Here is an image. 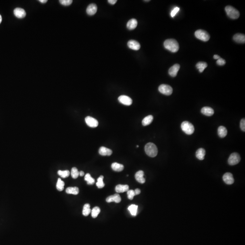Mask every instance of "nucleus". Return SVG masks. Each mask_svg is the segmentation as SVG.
Here are the masks:
<instances>
[{
	"label": "nucleus",
	"mask_w": 245,
	"mask_h": 245,
	"mask_svg": "<svg viewBox=\"0 0 245 245\" xmlns=\"http://www.w3.org/2000/svg\"><path fill=\"white\" fill-rule=\"evenodd\" d=\"M217 132H218V134L219 137L221 138L225 137L227 134V130L226 128L223 126H221L218 128Z\"/></svg>",
	"instance_id": "obj_23"
},
{
	"label": "nucleus",
	"mask_w": 245,
	"mask_h": 245,
	"mask_svg": "<svg viewBox=\"0 0 245 245\" xmlns=\"http://www.w3.org/2000/svg\"><path fill=\"white\" fill-rule=\"evenodd\" d=\"M220 58V57L219 55H214V56H213V58H214V59H219V58Z\"/></svg>",
	"instance_id": "obj_43"
},
{
	"label": "nucleus",
	"mask_w": 245,
	"mask_h": 245,
	"mask_svg": "<svg viewBox=\"0 0 245 245\" xmlns=\"http://www.w3.org/2000/svg\"><path fill=\"white\" fill-rule=\"evenodd\" d=\"M225 11L229 18L232 19H236L240 16V12L238 10L231 5H227L225 7Z\"/></svg>",
	"instance_id": "obj_3"
},
{
	"label": "nucleus",
	"mask_w": 245,
	"mask_h": 245,
	"mask_svg": "<svg viewBox=\"0 0 245 245\" xmlns=\"http://www.w3.org/2000/svg\"><path fill=\"white\" fill-rule=\"evenodd\" d=\"M100 212H101V209L98 207H95L93 208V209L91 211V216L92 217L95 218L97 217Z\"/></svg>",
	"instance_id": "obj_32"
},
{
	"label": "nucleus",
	"mask_w": 245,
	"mask_h": 245,
	"mask_svg": "<svg viewBox=\"0 0 245 245\" xmlns=\"http://www.w3.org/2000/svg\"><path fill=\"white\" fill-rule=\"evenodd\" d=\"M85 121L86 124L90 127L96 128L98 126V121L92 117H86Z\"/></svg>",
	"instance_id": "obj_8"
},
{
	"label": "nucleus",
	"mask_w": 245,
	"mask_h": 245,
	"mask_svg": "<svg viewBox=\"0 0 245 245\" xmlns=\"http://www.w3.org/2000/svg\"><path fill=\"white\" fill-rule=\"evenodd\" d=\"M84 175V173L83 171H80V172H79V175H80V176L82 177V176H83Z\"/></svg>",
	"instance_id": "obj_45"
},
{
	"label": "nucleus",
	"mask_w": 245,
	"mask_h": 245,
	"mask_svg": "<svg viewBox=\"0 0 245 245\" xmlns=\"http://www.w3.org/2000/svg\"><path fill=\"white\" fill-rule=\"evenodd\" d=\"M14 15L18 18L22 19L26 16V12L23 9L21 8H16L14 10Z\"/></svg>",
	"instance_id": "obj_11"
},
{
	"label": "nucleus",
	"mask_w": 245,
	"mask_h": 245,
	"mask_svg": "<svg viewBox=\"0 0 245 245\" xmlns=\"http://www.w3.org/2000/svg\"><path fill=\"white\" fill-rule=\"evenodd\" d=\"M233 40L239 43H245V36L242 34H236L234 36Z\"/></svg>",
	"instance_id": "obj_18"
},
{
	"label": "nucleus",
	"mask_w": 245,
	"mask_h": 245,
	"mask_svg": "<svg viewBox=\"0 0 245 245\" xmlns=\"http://www.w3.org/2000/svg\"><path fill=\"white\" fill-rule=\"evenodd\" d=\"M39 1L41 3H45L47 1V0H39Z\"/></svg>",
	"instance_id": "obj_44"
},
{
	"label": "nucleus",
	"mask_w": 245,
	"mask_h": 245,
	"mask_svg": "<svg viewBox=\"0 0 245 245\" xmlns=\"http://www.w3.org/2000/svg\"><path fill=\"white\" fill-rule=\"evenodd\" d=\"M108 2L111 5H115L116 3L117 0H109Z\"/></svg>",
	"instance_id": "obj_41"
},
{
	"label": "nucleus",
	"mask_w": 245,
	"mask_h": 245,
	"mask_svg": "<svg viewBox=\"0 0 245 245\" xmlns=\"http://www.w3.org/2000/svg\"><path fill=\"white\" fill-rule=\"evenodd\" d=\"M159 90L160 93L164 95H170L173 93V88L167 84H163L159 87Z\"/></svg>",
	"instance_id": "obj_6"
},
{
	"label": "nucleus",
	"mask_w": 245,
	"mask_h": 245,
	"mask_svg": "<svg viewBox=\"0 0 245 245\" xmlns=\"http://www.w3.org/2000/svg\"><path fill=\"white\" fill-rule=\"evenodd\" d=\"M58 174L59 176H61V177L63 178H66L70 176V172L69 170H59L58 171Z\"/></svg>",
	"instance_id": "obj_34"
},
{
	"label": "nucleus",
	"mask_w": 245,
	"mask_h": 245,
	"mask_svg": "<svg viewBox=\"0 0 245 245\" xmlns=\"http://www.w3.org/2000/svg\"><path fill=\"white\" fill-rule=\"evenodd\" d=\"M201 113L205 115L211 116L214 114V110L211 107H204L201 109Z\"/></svg>",
	"instance_id": "obj_19"
},
{
	"label": "nucleus",
	"mask_w": 245,
	"mask_h": 245,
	"mask_svg": "<svg viewBox=\"0 0 245 245\" xmlns=\"http://www.w3.org/2000/svg\"><path fill=\"white\" fill-rule=\"evenodd\" d=\"M138 206L136 205H131L128 207V210L132 216H135L137 213V210Z\"/></svg>",
	"instance_id": "obj_28"
},
{
	"label": "nucleus",
	"mask_w": 245,
	"mask_h": 245,
	"mask_svg": "<svg viewBox=\"0 0 245 245\" xmlns=\"http://www.w3.org/2000/svg\"><path fill=\"white\" fill-rule=\"evenodd\" d=\"M153 119V116L151 115L147 116L143 119V121H142V124H143V126H144L148 125L152 122Z\"/></svg>",
	"instance_id": "obj_26"
},
{
	"label": "nucleus",
	"mask_w": 245,
	"mask_h": 245,
	"mask_svg": "<svg viewBox=\"0 0 245 245\" xmlns=\"http://www.w3.org/2000/svg\"><path fill=\"white\" fill-rule=\"evenodd\" d=\"M128 46L130 49L138 51L140 48V45L138 41L134 40H130L128 42Z\"/></svg>",
	"instance_id": "obj_14"
},
{
	"label": "nucleus",
	"mask_w": 245,
	"mask_h": 245,
	"mask_svg": "<svg viewBox=\"0 0 245 245\" xmlns=\"http://www.w3.org/2000/svg\"><path fill=\"white\" fill-rule=\"evenodd\" d=\"M59 2L61 4L65 6H68L72 4V0H60Z\"/></svg>",
	"instance_id": "obj_36"
},
{
	"label": "nucleus",
	"mask_w": 245,
	"mask_h": 245,
	"mask_svg": "<svg viewBox=\"0 0 245 245\" xmlns=\"http://www.w3.org/2000/svg\"><path fill=\"white\" fill-rule=\"evenodd\" d=\"M195 36L196 38L203 41H207L210 38L209 34L204 30H198L196 31Z\"/></svg>",
	"instance_id": "obj_5"
},
{
	"label": "nucleus",
	"mask_w": 245,
	"mask_h": 245,
	"mask_svg": "<svg viewBox=\"0 0 245 245\" xmlns=\"http://www.w3.org/2000/svg\"><path fill=\"white\" fill-rule=\"evenodd\" d=\"M144 149L146 154L150 157L153 158L158 155V148L155 144L153 143H149L146 144Z\"/></svg>",
	"instance_id": "obj_2"
},
{
	"label": "nucleus",
	"mask_w": 245,
	"mask_h": 245,
	"mask_svg": "<svg viewBox=\"0 0 245 245\" xmlns=\"http://www.w3.org/2000/svg\"><path fill=\"white\" fill-rule=\"evenodd\" d=\"M241 160L240 155L236 153H232L229 157L228 162L230 165H235L240 162Z\"/></svg>",
	"instance_id": "obj_7"
},
{
	"label": "nucleus",
	"mask_w": 245,
	"mask_h": 245,
	"mask_svg": "<svg viewBox=\"0 0 245 245\" xmlns=\"http://www.w3.org/2000/svg\"><path fill=\"white\" fill-rule=\"evenodd\" d=\"M164 47L166 49L171 52L175 53L179 50V46L178 42L175 39H167L164 42Z\"/></svg>",
	"instance_id": "obj_1"
},
{
	"label": "nucleus",
	"mask_w": 245,
	"mask_h": 245,
	"mask_svg": "<svg viewBox=\"0 0 245 245\" xmlns=\"http://www.w3.org/2000/svg\"><path fill=\"white\" fill-rule=\"evenodd\" d=\"M138 25V22L135 19H132L128 22L127 27L130 30H133L137 27Z\"/></svg>",
	"instance_id": "obj_21"
},
{
	"label": "nucleus",
	"mask_w": 245,
	"mask_h": 245,
	"mask_svg": "<svg viewBox=\"0 0 245 245\" xmlns=\"http://www.w3.org/2000/svg\"><path fill=\"white\" fill-rule=\"evenodd\" d=\"M207 66V63L205 62H199L196 65V68L199 70L200 73L202 72Z\"/></svg>",
	"instance_id": "obj_27"
},
{
	"label": "nucleus",
	"mask_w": 245,
	"mask_h": 245,
	"mask_svg": "<svg viewBox=\"0 0 245 245\" xmlns=\"http://www.w3.org/2000/svg\"><path fill=\"white\" fill-rule=\"evenodd\" d=\"M56 186V188L59 191H62L64 189L65 183L62 180H61V178H58Z\"/></svg>",
	"instance_id": "obj_30"
},
{
	"label": "nucleus",
	"mask_w": 245,
	"mask_h": 245,
	"mask_svg": "<svg viewBox=\"0 0 245 245\" xmlns=\"http://www.w3.org/2000/svg\"><path fill=\"white\" fill-rule=\"evenodd\" d=\"M104 176H101L98 178L97 182L96 183V186L99 188H102L105 187V184L103 182Z\"/></svg>",
	"instance_id": "obj_33"
},
{
	"label": "nucleus",
	"mask_w": 245,
	"mask_h": 245,
	"mask_svg": "<svg viewBox=\"0 0 245 245\" xmlns=\"http://www.w3.org/2000/svg\"><path fill=\"white\" fill-rule=\"evenodd\" d=\"M240 128L242 130L245 132V119H242L240 122Z\"/></svg>",
	"instance_id": "obj_40"
},
{
	"label": "nucleus",
	"mask_w": 245,
	"mask_h": 245,
	"mask_svg": "<svg viewBox=\"0 0 245 245\" xmlns=\"http://www.w3.org/2000/svg\"><path fill=\"white\" fill-rule=\"evenodd\" d=\"M111 167L113 170L116 172H121L124 169V166L123 165L117 163H113L111 165Z\"/></svg>",
	"instance_id": "obj_24"
},
{
	"label": "nucleus",
	"mask_w": 245,
	"mask_h": 245,
	"mask_svg": "<svg viewBox=\"0 0 245 245\" xmlns=\"http://www.w3.org/2000/svg\"><path fill=\"white\" fill-rule=\"evenodd\" d=\"M179 11V8L178 7H176L174 8L173 9V10H172L171 12V16L172 18H173L174 16H175L176 14L178 13V12Z\"/></svg>",
	"instance_id": "obj_39"
},
{
	"label": "nucleus",
	"mask_w": 245,
	"mask_h": 245,
	"mask_svg": "<svg viewBox=\"0 0 245 245\" xmlns=\"http://www.w3.org/2000/svg\"><path fill=\"white\" fill-rule=\"evenodd\" d=\"M134 191V193H135V195H137L139 194L141 192V190L138 189V188H137V189H135V191Z\"/></svg>",
	"instance_id": "obj_42"
},
{
	"label": "nucleus",
	"mask_w": 245,
	"mask_h": 245,
	"mask_svg": "<svg viewBox=\"0 0 245 245\" xmlns=\"http://www.w3.org/2000/svg\"><path fill=\"white\" fill-rule=\"evenodd\" d=\"M118 101L121 104L130 106L132 104V99L126 95H121L118 98Z\"/></svg>",
	"instance_id": "obj_9"
},
{
	"label": "nucleus",
	"mask_w": 245,
	"mask_h": 245,
	"mask_svg": "<svg viewBox=\"0 0 245 245\" xmlns=\"http://www.w3.org/2000/svg\"><path fill=\"white\" fill-rule=\"evenodd\" d=\"M181 129L185 134L191 135L194 132V127L188 121H184L181 124Z\"/></svg>",
	"instance_id": "obj_4"
},
{
	"label": "nucleus",
	"mask_w": 245,
	"mask_h": 245,
	"mask_svg": "<svg viewBox=\"0 0 245 245\" xmlns=\"http://www.w3.org/2000/svg\"><path fill=\"white\" fill-rule=\"evenodd\" d=\"M217 64L219 65H221V66L224 65L226 64V61L223 59L220 58L217 59Z\"/></svg>",
	"instance_id": "obj_38"
},
{
	"label": "nucleus",
	"mask_w": 245,
	"mask_h": 245,
	"mask_svg": "<svg viewBox=\"0 0 245 245\" xmlns=\"http://www.w3.org/2000/svg\"><path fill=\"white\" fill-rule=\"evenodd\" d=\"M1 22H2V17H1V15H0V24H1Z\"/></svg>",
	"instance_id": "obj_46"
},
{
	"label": "nucleus",
	"mask_w": 245,
	"mask_h": 245,
	"mask_svg": "<svg viewBox=\"0 0 245 245\" xmlns=\"http://www.w3.org/2000/svg\"><path fill=\"white\" fill-rule=\"evenodd\" d=\"M128 198L130 200H132L135 196L134 191L133 190H130L127 191Z\"/></svg>",
	"instance_id": "obj_37"
},
{
	"label": "nucleus",
	"mask_w": 245,
	"mask_h": 245,
	"mask_svg": "<svg viewBox=\"0 0 245 245\" xmlns=\"http://www.w3.org/2000/svg\"><path fill=\"white\" fill-rule=\"evenodd\" d=\"M180 65L178 64H175L173 66L171 67L169 70V73L170 76L173 77H176L177 75L178 70L180 69Z\"/></svg>",
	"instance_id": "obj_12"
},
{
	"label": "nucleus",
	"mask_w": 245,
	"mask_h": 245,
	"mask_svg": "<svg viewBox=\"0 0 245 245\" xmlns=\"http://www.w3.org/2000/svg\"><path fill=\"white\" fill-rule=\"evenodd\" d=\"M106 202H115L116 203H119L121 201V197L118 194H115L113 195H111L108 196L106 198Z\"/></svg>",
	"instance_id": "obj_15"
},
{
	"label": "nucleus",
	"mask_w": 245,
	"mask_h": 245,
	"mask_svg": "<svg viewBox=\"0 0 245 245\" xmlns=\"http://www.w3.org/2000/svg\"></svg>",
	"instance_id": "obj_47"
},
{
	"label": "nucleus",
	"mask_w": 245,
	"mask_h": 245,
	"mask_svg": "<svg viewBox=\"0 0 245 245\" xmlns=\"http://www.w3.org/2000/svg\"><path fill=\"white\" fill-rule=\"evenodd\" d=\"M99 155L102 156H110L112 154V151L108 148L105 147H101L99 148Z\"/></svg>",
	"instance_id": "obj_17"
},
{
	"label": "nucleus",
	"mask_w": 245,
	"mask_h": 245,
	"mask_svg": "<svg viewBox=\"0 0 245 245\" xmlns=\"http://www.w3.org/2000/svg\"><path fill=\"white\" fill-rule=\"evenodd\" d=\"M97 7L95 4L92 3L89 5L87 8L86 12L88 15L93 16L97 12Z\"/></svg>",
	"instance_id": "obj_13"
},
{
	"label": "nucleus",
	"mask_w": 245,
	"mask_h": 245,
	"mask_svg": "<svg viewBox=\"0 0 245 245\" xmlns=\"http://www.w3.org/2000/svg\"><path fill=\"white\" fill-rule=\"evenodd\" d=\"M144 172L142 170L139 171L135 174V178L137 181L140 184H143L145 182V179L144 178Z\"/></svg>",
	"instance_id": "obj_16"
},
{
	"label": "nucleus",
	"mask_w": 245,
	"mask_h": 245,
	"mask_svg": "<svg viewBox=\"0 0 245 245\" xmlns=\"http://www.w3.org/2000/svg\"><path fill=\"white\" fill-rule=\"evenodd\" d=\"M71 175L74 179H76L79 177V172L76 167H74L72 169Z\"/></svg>",
	"instance_id": "obj_35"
},
{
	"label": "nucleus",
	"mask_w": 245,
	"mask_h": 245,
	"mask_svg": "<svg viewBox=\"0 0 245 245\" xmlns=\"http://www.w3.org/2000/svg\"><path fill=\"white\" fill-rule=\"evenodd\" d=\"M223 180L227 184L231 185L234 182V179L233 178V175L230 173H225L223 176Z\"/></svg>",
	"instance_id": "obj_10"
},
{
	"label": "nucleus",
	"mask_w": 245,
	"mask_h": 245,
	"mask_svg": "<svg viewBox=\"0 0 245 245\" xmlns=\"http://www.w3.org/2000/svg\"><path fill=\"white\" fill-rule=\"evenodd\" d=\"M84 180L87 182L88 184L92 185L95 183V180L91 176L90 174L87 173L84 177Z\"/></svg>",
	"instance_id": "obj_31"
},
{
	"label": "nucleus",
	"mask_w": 245,
	"mask_h": 245,
	"mask_svg": "<svg viewBox=\"0 0 245 245\" xmlns=\"http://www.w3.org/2000/svg\"><path fill=\"white\" fill-rule=\"evenodd\" d=\"M66 192L68 194L77 195L79 193V188L77 187H69L66 189Z\"/></svg>",
	"instance_id": "obj_25"
},
{
	"label": "nucleus",
	"mask_w": 245,
	"mask_h": 245,
	"mask_svg": "<svg viewBox=\"0 0 245 245\" xmlns=\"http://www.w3.org/2000/svg\"><path fill=\"white\" fill-rule=\"evenodd\" d=\"M129 190V186L128 185L119 184L115 188V191L118 193H122L127 192Z\"/></svg>",
	"instance_id": "obj_20"
},
{
	"label": "nucleus",
	"mask_w": 245,
	"mask_h": 245,
	"mask_svg": "<svg viewBox=\"0 0 245 245\" xmlns=\"http://www.w3.org/2000/svg\"><path fill=\"white\" fill-rule=\"evenodd\" d=\"M205 155H206V151L203 148H199L196 153V156L200 160L204 159Z\"/></svg>",
	"instance_id": "obj_22"
},
{
	"label": "nucleus",
	"mask_w": 245,
	"mask_h": 245,
	"mask_svg": "<svg viewBox=\"0 0 245 245\" xmlns=\"http://www.w3.org/2000/svg\"><path fill=\"white\" fill-rule=\"evenodd\" d=\"M91 212L90 209V206L89 204H85L84 206L83 209L82 211L83 215L84 216H88Z\"/></svg>",
	"instance_id": "obj_29"
},
{
	"label": "nucleus",
	"mask_w": 245,
	"mask_h": 245,
	"mask_svg": "<svg viewBox=\"0 0 245 245\" xmlns=\"http://www.w3.org/2000/svg\"><path fill=\"white\" fill-rule=\"evenodd\" d=\"M136 147H137V148H138V147H139V146H138V145H137V146H136Z\"/></svg>",
	"instance_id": "obj_48"
}]
</instances>
